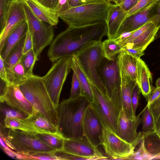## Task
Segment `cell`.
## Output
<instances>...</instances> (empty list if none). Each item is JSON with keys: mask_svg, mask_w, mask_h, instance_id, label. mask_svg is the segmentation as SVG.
Instances as JSON below:
<instances>
[{"mask_svg": "<svg viewBox=\"0 0 160 160\" xmlns=\"http://www.w3.org/2000/svg\"><path fill=\"white\" fill-rule=\"evenodd\" d=\"M71 8L69 6L68 0H59L56 10L58 16L61 12Z\"/></svg>", "mask_w": 160, "mask_h": 160, "instance_id": "f6af8a7d", "label": "cell"}, {"mask_svg": "<svg viewBox=\"0 0 160 160\" xmlns=\"http://www.w3.org/2000/svg\"><path fill=\"white\" fill-rule=\"evenodd\" d=\"M69 4L71 8L81 5L80 0H68Z\"/></svg>", "mask_w": 160, "mask_h": 160, "instance_id": "f5cc1de1", "label": "cell"}, {"mask_svg": "<svg viewBox=\"0 0 160 160\" xmlns=\"http://www.w3.org/2000/svg\"><path fill=\"white\" fill-rule=\"evenodd\" d=\"M158 7L157 1L145 10L127 17L120 27L115 38L123 33L134 31L152 21L156 14Z\"/></svg>", "mask_w": 160, "mask_h": 160, "instance_id": "9a60e30c", "label": "cell"}, {"mask_svg": "<svg viewBox=\"0 0 160 160\" xmlns=\"http://www.w3.org/2000/svg\"><path fill=\"white\" fill-rule=\"evenodd\" d=\"M25 3L38 19L53 26L59 22L58 15L42 5L36 0H20Z\"/></svg>", "mask_w": 160, "mask_h": 160, "instance_id": "603a6c76", "label": "cell"}, {"mask_svg": "<svg viewBox=\"0 0 160 160\" xmlns=\"http://www.w3.org/2000/svg\"><path fill=\"white\" fill-rule=\"evenodd\" d=\"M26 36V34L13 48L4 61V65L9 85L13 83V68L17 64L21 62L23 55V50Z\"/></svg>", "mask_w": 160, "mask_h": 160, "instance_id": "7402d4cb", "label": "cell"}, {"mask_svg": "<svg viewBox=\"0 0 160 160\" xmlns=\"http://www.w3.org/2000/svg\"><path fill=\"white\" fill-rule=\"evenodd\" d=\"M158 7L156 14L152 22L158 28L160 27V0H158Z\"/></svg>", "mask_w": 160, "mask_h": 160, "instance_id": "f907efd6", "label": "cell"}, {"mask_svg": "<svg viewBox=\"0 0 160 160\" xmlns=\"http://www.w3.org/2000/svg\"><path fill=\"white\" fill-rule=\"evenodd\" d=\"M22 2L28 31L32 37V49L38 58L44 48L50 45L53 40L54 33L53 26L38 19L29 7Z\"/></svg>", "mask_w": 160, "mask_h": 160, "instance_id": "ba28073f", "label": "cell"}, {"mask_svg": "<svg viewBox=\"0 0 160 160\" xmlns=\"http://www.w3.org/2000/svg\"><path fill=\"white\" fill-rule=\"evenodd\" d=\"M19 86L35 109L57 127V107L52 101L42 77L33 74Z\"/></svg>", "mask_w": 160, "mask_h": 160, "instance_id": "3957f363", "label": "cell"}, {"mask_svg": "<svg viewBox=\"0 0 160 160\" xmlns=\"http://www.w3.org/2000/svg\"><path fill=\"white\" fill-rule=\"evenodd\" d=\"M13 84L19 85L26 80V76L24 67L21 62L17 64L13 69Z\"/></svg>", "mask_w": 160, "mask_h": 160, "instance_id": "d590c367", "label": "cell"}, {"mask_svg": "<svg viewBox=\"0 0 160 160\" xmlns=\"http://www.w3.org/2000/svg\"><path fill=\"white\" fill-rule=\"evenodd\" d=\"M33 48L32 42L31 34L28 30L26 34V38L24 44L23 53L26 54Z\"/></svg>", "mask_w": 160, "mask_h": 160, "instance_id": "ee69618b", "label": "cell"}, {"mask_svg": "<svg viewBox=\"0 0 160 160\" xmlns=\"http://www.w3.org/2000/svg\"><path fill=\"white\" fill-rule=\"evenodd\" d=\"M160 99V95L158 98L157 99Z\"/></svg>", "mask_w": 160, "mask_h": 160, "instance_id": "680465c9", "label": "cell"}, {"mask_svg": "<svg viewBox=\"0 0 160 160\" xmlns=\"http://www.w3.org/2000/svg\"><path fill=\"white\" fill-rule=\"evenodd\" d=\"M106 21L90 25L68 27L53 40L48 52L51 62L76 55L86 48L102 42L107 35Z\"/></svg>", "mask_w": 160, "mask_h": 160, "instance_id": "6da1fadb", "label": "cell"}, {"mask_svg": "<svg viewBox=\"0 0 160 160\" xmlns=\"http://www.w3.org/2000/svg\"><path fill=\"white\" fill-rule=\"evenodd\" d=\"M160 37V27L158 29V30L157 31V33L156 34L155 40L157 39H158Z\"/></svg>", "mask_w": 160, "mask_h": 160, "instance_id": "db71d44e", "label": "cell"}, {"mask_svg": "<svg viewBox=\"0 0 160 160\" xmlns=\"http://www.w3.org/2000/svg\"><path fill=\"white\" fill-rule=\"evenodd\" d=\"M142 125V130L145 132L154 131V124L153 118L148 106L146 107L143 111L141 118Z\"/></svg>", "mask_w": 160, "mask_h": 160, "instance_id": "e575fe53", "label": "cell"}, {"mask_svg": "<svg viewBox=\"0 0 160 160\" xmlns=\"http://www.w3.org/2000/svg\"><path fill=\"white\" fill-rule=\"evenodd\" d=\"M89 82L93 95L91 107L103 127L115 133L120 112L111 100Z\"/></svg>", "mask_w": 160, "mask_h": 160, "instance_id": "30bf717a", "label": "cell"}, {"mask_svg": "<svg viewBox=\"0 0 160 160\" xmlns=\"http://www.w3.org/2000/svg\"><path fill=\"white\" fill-rule=\"evenodd\" d=\"M109 2H114V0H109Z\"/></svg>", "mask_w": 160, "mask_h": 160, "instance_id": "6f0895ef", "label": "cell"}, {"mask_svg": "<svg viewBox=\"0 0 160 160\" xmlns=\"http://www.w3.org/2000/svg\"><path fill=\"white\" fill-rule=\"evenodd\" d=\"M0 98L3 97L6 93L9 85L8 83L5 80L0 78Z\"/></svg>", "mask_w": 160, "mask_h": 160, "instance_id": "681fc988", "label": "cell"}, {"mask_svg": "<svg viewBox=\"0 0 160 160\" xmlns=\"http://www.w3.org/2000/svg\"><path fill=\"white\" fill-rule=\"evenodd\" d=\"M127 12L119 4H112L106 21L108 38L115 39L121 24L127 17Z\"/></svg>", "mask_w": 160, "mask_h": 160, "instance_id": "ac0fdd59", "label": "cell"}, {"mask_svg": "<svg viewBox=\"0 0 160 160\" xmlns=\"http://www.w3.org/2000/svg\"><path fill=\"white\" fill-rule=\"evenodd\" d=\"M26 19L22 2L20 0H14L9 10L4 29L0 34V50L9 33L19 22Z\"/></svg>", "mask_w": 160, "mask_h": 160, "instance_id": "e0dca14e", "label": "cell"}, {"mask_svg": "<svg viewBox=\"0 0 160 160\" xmlns=\"http://www.w3.org/2000/svg\"><path fill=\"white\" fill-rule=\"evenodd\" d=\"M0 138L10 148L20 154L30 155L56 150L43 143L35 134L18 129L8 128L5 135L0 134Z\"/></svg>", "mask_w": 160, "mask_h": 160, "instance_id": "5b68a950", "label": "cell"}, {"mask_svg": "<svg viewBox=\"0 0 160 160\" xmlns=\"http://www.w3.org/2000/svg\"><path fill=\"white\" fill-rule=\"evenodd\" d=\"M38 59L32 49L22 56L20 62L24 67L26 76L28 78L33 74V68Z\"/></svg>", "mask_w": 160, "mask_h": 160, "instance_id": "4dcf8cb0", "label": "cell"}, {"mask_svg": "<svg viewBox=\"0 0 160 160\" xmlns=\"http://www.w3.org/2000/svg\"><path fill=\"white\" fill-rule=\"evenodd\" d=\"M102 43L101 42L91 45L75 55L88 81L107 96L98 73V69L104 58L102 51Z\"/></svg>", "mask_w": 160, "mask_h": 160, "instance_id": "52a82bcc", "label": "cell"}, {"mask_svg": "<svg viewBox=\"0 0 160 160\" xmlns=\"http://www.w3.org/2000/svg\"><path fill=\"white\" fill-rule=\"evenodd\" d=\"M36 0L51 11L56 13V10L59 0Z\"/></svg>", "mask_w": 160, "mask_h": 160, "instance_id": "b9f144b4", "label": "cell"}, {"mask_svg": "<svg viewBox=\"0 0 160 160\" xmlns=\"http://www.w3.org/2000/svg\"><path fill=\"white\" fill-rule=\"evenodd\" d=\"M160 95V87L152 89V91L148 98V101L146 106H149Z\"/></svg>", "mask_w": 160, "mask_h": 160, "instance_id": "7dc6e473", "label": "cell"}, {"mask_svg": "<svg viewBox=\"0 0 160 160\" xmlns=\"http://www.w3.org/2000/svg\"><path fill=\"white\" fill-rule=\"evenodd\" d=\"M98 73L107 97L120 112L122 108L121 79L117 58L112 61L104 58L98 69Z\"/></svg>", "mask_w": 160, "mask_h": 160, "instance_id": "8992f818", "label": "cell"}, {"mask_svg": "<svg viewBox=\"0 0 160 160\" xmlns=\"http://www.w3.org/2000/svg\"><path fill=\"white\" fill-rule=\"evenodd\" d=\"M35 135L43 143L56 150L63 149L64 138L58 132L56 133H37Z\"/></svg>", "mask_w": 160, "mask_h": 160, "instance_id": "f546056e", "label": "cell"}, {"mask_svg": "<svg viewBox=\"0 0 160 160\" xmlns=\"http://www.w3.org/2000/svg\"><path fill=\"white\" fill-rule=\"evenodd\" d=\"M22 155V159L59 160L53 152H40L30 155Z\"/></svg>", "mask_w": 160, "mask_h": 160, "instance_id": "74e56055", "label": "cell"}, {"mask_svg": "<svg viewBox=\"0 0 160 160\" xmlns=\"http://www.w3.org/2000/svg\"><path fill=\"white\" fill-rule=\"evenodd\" d=\"M117 60L121 77L137 83L138 59L122 51Z\"/></svg>", "mask_w": 160, "mask_h": 160, "instance_id": "ffe728a7", "label": "cell"}, {"mask_svg": "<svg viewBox=\"0 0 160 160\" xmlns=\"http://www.w3.org/2000/svg\"><path fill=\"white\" fill-rule=\"evenodd\" d=\"M110 2L90 3L71 8L58 16L68 26L81 27L106 21Z\"/></svg>", "mask_w": 160, "mask_h": 160, "instance_id": "277c9868", "label": "cell"}, {"mask_svg": "<svg viewBox=\"0 0 160 160\" xmlns=\"http://www.w3.org/2000/svg\"><path fill=\"white\" fill-rule=\"evenodd\" d=\"M26 19L19 22L9 33L3 47L0 50V56L4 61L13 48L28 31Z\"/></svg>", "mask_w": 160, "mask_h": 160, "instance_id": "d6986e66", "label": "cell"}, {"mask_svg": "<svg viewBox=\"0 0 160 160\" xmlns=\"http://www.w3.org/2000/svg\"><path fill=\"white\" fill-rule=\"evenodd\" d=\"M63 150L90 160L108 159L82 135L77 138L64 139Z\"/></svg>", "mask_w": 160, "mask_h": 160, "instance_id": "4fadbf2b", "label": "cell"}, {"mask_svg": "<svg viewBox=\"0 0 160 160\" xmlns=\"http://www.w3.org/2000/svg\"><path fill=\"white\" fill-rule=\"evenodd\" d=\"M0 101L27 114L28 116L37 111L25 97L18 85H9L4 95L0 98Z\"/></svg>", "mask_w": 160, "mask_h": 160, "instance_id": "2e32d148", "label": "cell"}, {"mask_svg": "<svg viewBox=\"0 0 160 160\" xmlns=\"http://www.w3.org/2000/svg\"><path fill=\"white\" fill-rule=\"evenodd\" d=\"M5 127L11 129H18L26 132L35 134L38 133L28 118H5L3 119Z\"/></svg>", "mask_w": 160, "mask_h": 160, "instance_id": "83f0119b", "label": "cell"}, {"mask_svg": "<svg viewBox=\"0 0 160 160\" xmlns=\"http://www.w3.org/2000/svg\"><path fill=\"white\" fill-rule=\"evenodd\" d=\"M71 69V57H63L54 62L48 72L42 77L49 94L57 108L63 85Z\"/></svg>", "mask_w": 160, "mask_h": 160, "instance_id": "9c48e42d", "label": "cell"}, {"mask_svg": "<svg viewBox=\"0 0 160 160\" xmlns=\"http://www.w3.org/2000/svg\"><path fill=\"white\" fill-rule=\"evenodd\" d=\"M158 0H140L135 5L127 12V17L145 10Z\"/></svg>", "mask_w": 160, "mask_h": 160, "instance_id": "8d00e7d4", "label": "cell"}, {"mask_svg": "<svg viewBox=\"0 0 160 160\" xmlns=\"http://www.w3.org/2000/svg\"><path fill=\"white\" fill-rule=\"evenodd\" d=\"M53 153L59 160H90L88 158L78 156L63 149L56 150Z\"/></svg>", "mask_w": 160, "mask_h": 160, "instance_id": "ab89813d", "label": "cell"}, {"mask_svg": "<svg viewBox=\"0 0 160 160\" xmlns=\"http://www.w3.org/2000/svg\"><path fill=\"white\" fill-rule=\"evenodd\" d=\"M100 140L101 145L110 159L124 160L134 152L135 147L104 127Z\"/></svg>", "mask_w": 160, "mask_h": 160, "instance_id": "8fae6325", "label": "cell"}, {"mask_svg": "<svg viewBox=\"0 0 160 160\" xmlns=\"http://www.w3.org/2000/svg\"><path fill=\"white\" fill-rule=\"evenodd\" d=\"M158 28L153 23L138 37L131 42L122 45V48H133L144 52L148 46L155 40Z\"/></svg>", "mask_w": 160, "mask_h": 160, "instance_id": "cb8c5ba5", "label": "cell"}, {"mask_svg": "<svg viewBox=\"0 0 160 160\" xmlns=\"http://www.w3.org/2000/svg\"><path fill=\"white\" fill-rule=\"evenodd\" d=\"M102 49L103 57L110 60H114L122 49V45L115 39L108 38L102 42Z\"/></svg>", "mask_w": 160, "mask_h": 160, "instance_id": "f1b7e54d", "label": "cell"}, {"mask_svg": "<svg viewBox=\"0 0 160 160\" xmlns=\"http://www.w3.org/2000/svg\"><path fill=\"white\" fill-rule=\"evenodd\" d=\"M0 112L3 119L6 117L25 118L28 115L3 103L0 102Z\"/></svg>", "mask_w": 160, "mask_h": 160, "instance_id": "d6a6232c", "label": "cell"}, {"mask_svg": "<svg viewBox=\"0 0 160 160\" xmlns=\"http://www.w3.org/2000/svg\"><path fill=\"white\" fill-rule=\"evenodd\" d=\"M155 85L157 88L160 87V78L156 80Z\"/></svg>", "mask_w": 160, "mask_h": 160, "instance_id": "11a10c76", "label": "cell"}, {"mask_svg": "<svg viewBox=\"0 0 160 160\" xmlns=\"http://www.w3.org/2000/svg\"><path fill=\"white\" fill-rule=\"evenodd\" d=\"M72 77L71 87L69 97L71 99L81 95V88L80 83L77 74L74 70Z\"/></svg>", "mask_w": 160, "mask_h": 160, "instance_id": "f35d334b", "label": "cell"}, {"mask_svg": "<svg viewBox=\"0 0 160 160\" xmlns=\"http://www.w3.org/2000/svg\"><path fill=\"white\" fill-rule=\"evenodd\" d=\"M140 0H122L119 4L125 11L128 12Z\"/></svg>", "mask_w": 160, "mask_h": 160, "instance_id": "bcb514c9", "label": "cell"}, {"mask_svg": "<svg viewBox=\"0 0 160 160\" xmlns=\"http://www.w3.org/2000/svg\"><path fill=\"white\" fill-rule=\"evenodd\" d=\"M152 79L151 73L147 65L141 58L138 59L137 82L141 92L147 98L153 89Z\"/></svg>", "mask_w": 160, "mask_h": 160, "instance_id": "44dd1931", "label": "cell"}, {"mask_svg": "<svg viewBox=\"0 0 160 160\" xmlns=\"http://www.w3.org/2000/svg\"><path fill=\"white\" fill-rule=\"evenodd\" d=\"M14 0H0V34L3 32L12 4Z\"/></svg>", "mask_w": 160, "mask_h": 160, "instance_id": "836d02e7", "label": "cell"}, {"mask_svg": "<svg viewBox=\"0 0 160 160\" xmlns=\"http://www.w3.org/2000/svg\"><path fill=\"white\" fill-rule=\"evenodd\" d=\"M82 126V135L95 147L97 148L100 145V137L103 127L89 103L84 113Z\"/></svg>", "mask_w": 160, "mask_h": 160, "instance_id": "5bb4252c", "label": "cell"}, {"mask_svg": "<svg viewBox=\"0 0 160 160\" xmlns=\"http://www.w3.org/2000/svg\"><path fill=\"white\" fill-rule=\"evenodd\" d=\"M89 103L80 95L64 100L57 108L58 132L64 139L77 138L82 136V121L85 110Z\"/></svg>", "mask_w": 160, "mask_h": 160, "instance_id": "7a4b0ae2", "label": "cell"}, {"mask_svg": "<svg viewBox=\"0 0 160 160\" xmlns=\"http://www.w3.org/2000/svg\"><path fill=\"white\" fill-rule=\"evenodd\" d=\"M122 51L128 54L137 59L140 58L144 54V52L133 48H122Z\"/></svg>", "mask_w": 160, "mask_h": 160, "instance_id": "7bdbcfd3", "label": "cell"}, {"mask_svg": "<svg viewBox=\"0 0 160 160\" xmlns=\"http://www.w3.org/2000/svg\"><path fill=\"white\" fill-rule=\"evenodd\" d=\"M71 69L75 71L78 77L81 88V96L85 98L90 103L93 100V95L88 79L82 70L75 55L71 57Z\"/></svg>", "mask_w": 160, "mask_h": 160, "instance_id": "484cf974", "label": "cell"}, {"mask_svg": "<svg viewBox=\"0 0 160 160\" xmlns=\"http://www.w3.org/2000/svg\"><path fill=\"white\" fill-rule=\"evenodd\" d=\"M0 78H1L6 81L8 83L7 80V72L4 65V61L0 56Z\"/></svg>", "mask_w": 160, "mask_h": 160, "instance_id": "c3c4849f", "label": "cell"}, {"mask_svg": "<svg viewBox=\"0 0 160 160\" xmlns=\"http://www.w3.org/2000/svg\"><path fill=\"white\" fill-rule=\"evenodd\" d=\"M139 115L133 120L129 119L123 109L120 112L115 133L118 137L135 147L140 141L141 134L138 133V127L141 122Z\"/></svg>", "mask_w": 160, "mask_h": 160, "instance_id": "7c38bea8", "label": "cell"}, {"mask_svg": "<svg viewBox=\"0 0 160 160\" xmlns=\"http://www.w3.org/2000/svg\"><path fill=\"white\" fill-rule=\"evenodd\" d=\"M108 2H109V0H80V4L82 5L90 3H103Z\"/></svg>", "mask_w": 160, "mask_h": 160, "instance_id": "816d5d0a", "label": "cell"}, {"mask_svg": "<svg viewBox=\"0 0 160 160\" xmlns=\"http://www.w3.org/2000/svg\"><path fill=\"white\" fill-rule=\"evenodd\" d=\"M121 95L122 108L128 117L133 120L136 118L133 114L132 97L133 88L137 83L127 80L121 77Z\"/></svg>", "mask_w": 160, "mask_h": 160, "instance_id": "d4e9b609", "label": "cell"}, {"mask_svg": "<svg viewBox=\"0 0 160 160\" xmlns=\"http://www.w3.org/2000/svg\"><path fill=\"white\" fill-rule=\"evenodd\" d=\"M140 92L141 91L138 84L137 83L136 84L132 90V109L134 115L136 117V112Z\"/></svg>", "mask_w": 160, "mask_h": 160, "instance_id": "60d3db41", "label": "cell"}, {"mask_svg": "<svg viewBox=\"0 0 160 160\" xmlns=\"http://www.w3.org/2000/svg\"><path fill=\"white\" fill-rule=\"evenodd\" d=\"M122 0H114V2L115 4H119L122 1Z\"/></svg>", "mask_w": 160, "mask_h": 160, "instance_id": "9f6ffc18", "label": "cell"}, {"mask_svg": "<svg viewBox=\"0 0 160 160\" xmlns=\"http://www.w3.org/2000/svg\"><path fill=\"white\" fill-rule=\"evenodd\" d=\"M27 118L38 133H56L58 132L57 127L37 111Z\"/></svg>", "mask_w": 160, "mask_h": 160, "instance_id": "4316f807", "label": "cell"}, {"mask_svg": "<svg viewBox=\"0 0 160 160\" xmlns=\"http://www.w3.org/2000/svg\"><path fill=\"white\" fill-rule=\"evenodd\" d=\"M148 106L153 118L154 131L156 134L160 130V99H156Z\"/></svg>", "mask_w": 160, "mask_h": 160, "instance_id": "1f68e13d", "label": "cell"}]
</instances>
